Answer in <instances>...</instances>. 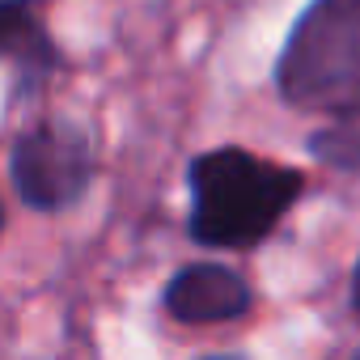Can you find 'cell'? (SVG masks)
Listing matches in <instances>:
<instances>
[{
  "label": "cell",
  "instance_id": "obj_6",
  "mask_svg": "<svg viewBox=\"0 0 360 360\" xmlns=\"http://www.w3.org/2000/svg\"><path fill=\"white\" fill-rule=\"evenodd\" d=\"M309 157L339 174H360V119H326L305 140Z\"/></svg>",
  "mask_w": 360,
  "mask_h": 360
},
{
  "label": "cell",
  "instance_id": "obj_10",
  "mask_svg": "<svg viewBox=\"0 0 360 360\" xmlns=\"http://www.w3.org/2000/svg\"><path fill=\"white\" fill-rule=\"evenodd\" d=\"M352 360H360V347H356V356H352Z\"/></svg>",
  "mask_w": 360,
  "mask_h": 360
},
{
  "label": "cell",
  "instance_id": "obj_2",
  "mask_svg": "<svg viewBox=\"0 0 360 360\" xmlns=\"http://www.w3.org/2000/svg\"><path fill=\"white\" fill-rule=\"evenodd\" d=\"M271 81L301 115L360 119V0H309L280 43Z\"/></svg>",
  "mask_w": 360,
  "mask_h": 360
},
{
  "label": "cell",
  "instance_id": "obj_8",
  "mask_svg": "<svg viewBox=\"0 0 360 360\" xmlns=\"http://www.w3.org/2000/svg\"><path fill=\"white\" fill-rule=\"evenodd\" d=\"M200 360H250L246 352H212V356H200Z\"/></svg>",
  "mask_w": 360,
  "mask_h": 360
},
{
  "label": "cell",
  "instance_id": "obj_1",
  "mask_svg": "<svg viewBox=\"0 0 360 360\" xmlns=\"http://www.w3.org/2000/svg\"><path fill=\"white\" fill-rule=\"evenodd\" d=\"M187 238L204 250L242 255L263 246L305 200L309 178L297 165L267 161L242 144H217L187 165Z\"/></svg>",
  "mask_w": 360,
  "mask_h": 360
},
{
  "label": "cell",
  "instance_id": "obj_4",
  "mask_svg": "<svg viewBox=\"0 0 360 360\" xmlns=\"http://www.w3.org/2000/svg\"><path fill=\"white\" fill-rule=\"evenodd\" d=\"M161 309L183 326H221L242 322L255 309L250 280L229 263H187L178 267L161 288Z\"/></svg>",
  "mask_w": 360,
  "mask_h": 360
},
{
  "label": "cell",
  "instance_id": "obj_7",
  "mask_svg": "<svg viewBox=\"0 0 360 360\" xmlns=\"http://www.w3.org/2000/svg\"><path fill=\"white\" fill-rule=\"evenodd\" d=\"M347 301H352V314L360 318V259H356V267H352V297H347Z\"/></svg>",
  "mask_w": 360,
  "mask_h": 360
},
{
  "label": "cell",
  "instance_id": "obj_3",
  "mask_svg": "<svg viewBox=\"0 0 360 360\" xmlns=\"http://www.w3.org/2000/svg\"><path fill=\"white\" fill-rule=\"evenodd\" d=\"M98 178V148L85 123L47 115L34 119L9 148V183L30 212L60 217L77 208Z\"/></svg>",
  "mask_w": 360,
  "mask_h": 360
},
{
  "label": "cell",
  "instance_id": "obj_9",
  "mask_svg": "<svg viewBox=\"0 0 360 360\" xmlns=\"http://www.w3.org/2000/svg\"><path fill=\"white\" fill-rule=\"evenodd\" d=\"M0 233H5V204H0Z\"/></svg>",
  "mask_w": 360,
  "mask_h": 360
},
{
  "label": "cell",
  "instance_id": "obj_5",
  "mask_svg": "<svg viewBox=\"0 0 360 360\" xmlns=\"http://www.w3.org/2000/svg\"><path fill=\"white\" fill-rule=\"evenodd\" d=\"M0 64L9 68L13 102L39 94L51 77L68 68L43 18V0H0Z\"/></svg>",
  "mask_w": 360,
  "mask_h": 360
}]
</instances>
